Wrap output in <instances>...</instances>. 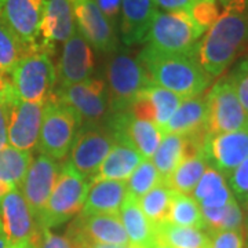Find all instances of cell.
<instances>
[{
    "label": "cell",
    "mask_w": 248,
    "mask_h": 248,
    "mask_svg": "<svg viewBox=\"0 0 248 248\" xmlns=\"http://www.w3.org/2000/svg\"><path fill=\"white\" fill-rule=\"evenodd\" d=\"M222 13L199 42L196 57L211 78L221 76L248 48V0H219Z\"/></svg>",
    "instance_id": "cell-1"
},
{
    "label": "cell",
    "mask_w": 248,
    "mask_h": 248,
    "mask_svg": "<svg viewBox=\"0 0 248 248\" xmlns=\"http://www.w3.org/2000/svg\"><path fill=\"white\" fill-rule=\"evenodd\" d=\"M137 58L155 84L182 98L202 95L214 79L204 71L196 55L163 53L145 46Z\"/></svg>",
    "instance_id": "cell-2"
},
{
    "label": "cell",
    "mask_w": 248,
    "mask_h": 248,
    "mask_svg": "<svg viewBox=\"0 0 248 248\" xmlns=\"http://www.w3.org/2000/svg\"><path fill=\"white\" fill-rule=\"evenodd\" d=\"M109 115L127 112L134 99L153 83L140 60L123 47L109 54L105 63Z\"/></svg>",
    "instance_id": "cell-3"
},
{
    "label": "cell",
    "mask_w": 248,
    "mask_h": 248,
    "mask_svg": "<svg viewBox=\"0 0 248 248\" xmlns=\"http://www.w3.org/2000/svg\"><path fill=\"white\" fill-rule=\"evenodd\" d=\"M204 33L187 11H156L146 46L163 53L196 55Z\"/></svg>",
    "instance_id": "cell-4"
},
{
    "label": "cell",
    "mask_w": 248,
    "mask_h": 248,
    "mask_svg": "<svg viewBox=\"0 0 248 248\" xmlns=\"http://www.w3.org/2000/svg\"><path fill=\"white\" fill-rule=\"evenodd\" d=\"M89 187L90 181L73 169L69 161L63 163L39 221V228L53 229L78 215L83 210Z\"/></svg>",
    "instance_id": "cell-5"
},
{
    "label": "cell",
    "mask_w": 248,
    "mask_h": 248,
    "mask_svg": "<svg viewBox=\"0 0 248 248\" xmlns=\"http://www.w3.org/2000/svg\"><path fill=\"white\" fill-rule=\"evenodd\" d=\"M81 127V119L69 105L51 98L46 102L37 148L51 159L63 160Z\"/></svg>",
    "instance_id": "cell-6"
},
{
    "label": "cell",
    "mask_w": 248,
    "mask_h": 248,
    "mask_svg": "<svg viewBox=\"0 0 248 248\" xmlns=\"http://www.w3.org/2000/svg\"><path fill=\"white\" fill-rule=\"evenodd\" d=\"M10 80L21 101L48 102L53 98L57 80L51 57L45 53L28 54L14 66Z\"/></svg>",
    "instance_id": "cell-7"
},
{
    "label": "cell",
    "mask_w": 248,
    "mask_h": 248,
    "mask_svg": "<svg viewBox=\"0 0 248 248\" xmlns=\"http://www.w3.org/2000/svg\"><path fill=\"white\" fill-rule=\"evenodd\" d=\"M115 143V135L105 124H81L69 151V163L91 184Z\"/></svg>",
    "instance_id": "cell-8"
},
{
    "label": "cell",
    "mask_w": 248,
    "mask_h": 248,
    "mask_svg": "<svg viewBox=\"0 0 248 248\" xmlns=\"http://www.w3.org/2000/svg\"><path fill=\"white\" fill-rule=\"evenodd\" d=\"M55 98L75 109L81 124H104L109 116L107 84L101 78L93 76L86 81L60 87Z\"/></svg>",
    "instance_id": "cell-9"
},
{
    "label": "cell",
    "mask_w": 248,
    "mask_h": 248,
    "mask_svg": "<svg viewBox=\"0 0 248 248\" xmlns=\"http://www.w3.org/2000/svg\"><path fill=\"white\" fill-rule=\"evenodd\" d=\"M205 95L208 104L207 134L229 133L248 127V113L228 78L218 80Z\"/></svg>",
    "instance_id": "cell-10"
},
{
    "label": "cell",
    "mask_w": 248,
    "mask_h": 248,
    "mask_svg": "<svg viewBox=\"0 0 248 248\" xmlns=\"http://www.w3.org/2000/svg\"><path fill=\"white\" fill-rule=\"evenodd\" d=\"M46 0H6L0 18L29 53H42V22Z\"/></svg>",
    "instance_id": "cell-11"
},
{
    "label": "cell",
    "mask_w": 248,
    "mask_h": 248,
    "mask_svg": "<svg viewBox=\"0 0 248 248\" xmlns=\"http://www.w3.org/2000/svg\"><path fill=\"white\" fill-rule=\"evenodd\" d=\"M4 101L9 116V145L19 151L32 152L39 142L46 104L21 101L16 94Z\"/></svg>",
    "instance_id": "cell-12"
},
{
    "label": "cell",
    "mask_w": 248,
    "mask_h": 248,
    "mask_svg": "<svg viewBox=\"0 0 248 248\" xmlns=\"http://www.w3.org/2000/svg\"><path fill=\"white\" fill-rule=\"evenodd\" d=\"M76 29L90 47L101 54H112L119 46L117 29L98 9L94 0H71Z\"/></svg>",
    "instance_id": "cell-13"
},
{
    "label": "cell",
    "mask_w": 248,
    "mask_h": 248,
    "mask_svg": "<svg viewBox=\"0 0 248 248\" xmlns=\"http://www.w3.org/2000/svg\"><path fill=\"white\" fill-rule=\"evenodd\" d=\"M104 124L113 133L116 141L134 148L143 159H151L164 137L156 124L137 119L130 112L110 113Z\"/></svg>",
    "instance_id": "cell-14"
},
{
    "label": "cell",
    "mask_w": 248,
    "mask_h": 248,
    "mask_svg": "<svg viewBox=\"0 0 248 248\" xmlns=\"http://www.w3.org/2000/svg\"><path fill=\"white\" fill-rule=\"evenodd\" d=\"M61 166L57 163V160L51 159L43 153H39L36 159L32 160L24 181L19 186L37 226L42 214L45 211L47 200L57 182Z\"/></svg>",
    "instance_id": "cell-15"
},
{
    "label": "cell",
    "mask_w": 248,
    "mask_h": 248,
    "mask_svg": "<svg viewBox=\"0 0 248 248\" xmlns=\"http://www.w3.org/2000/svg\"><path fill=\"white\" fill-rule=\"evenodd\" d=\"M0 223L9 244L32 241L37 244L40 229L21 189L16 186L0 200Z\"/></svg>",
    "instance_id": "cell-16"
},
{
    "label": "cell",
    "mask_w": 248,
    "mask_h": 248,
    "mask_svg": "<svg viewBox=\"0 0 248 248\" xmlns=\"http://www.w3.org/2000/svg\"><path fill=\"white\" fill-rule=\"evenodd\" d=\"M203 153L208 166L228 177L248 157V127L229 133L207 134Z\"/></svg>",
    "instance_id": "cell-17"
},
{
    "label": "cell",
    "mask_w": 248,
    "mask_h": 248,
    "mask_svg": "<svg viewBox=\"0 0 248 248\" xmlns=\"http://www.w3.org/2000/svg\"><path fill=\"white\" fill-rule=\"evenodd\" d=\"M66 236L71 237L72 241L87 240L120 247H127L130 244L120 217L113 214H81L73 222Z\"/></svg>",
    "instance_id": "cell-18"
},
{
    "label": "cell",
    "mask_w": 248,
    "mask_h": 248,
    "mask_svg": "<svg viewBox=\"0 0 248 248\" xmlns=\"http://www.w3.org/2000/svg\"><path fill=\"white\" fill-rule=\"evenodd\" d=\"M94 69V53L86 39L76 29L75 33L63 43L62 47L58 65L60 87L89 80L90 78H93Z\"/></svg>",
    "instance_id": "cell-19"
},
{
    "label": "cell",
    "mask_w": 248,
    "mask_h": 248,
    "mask_svg": "<svg viewBox=\"0 0 248 248\" xmlns=\"http://www.w3.org/2000/svg\"><path fill=\"white\" fill-rule=\"evenodd\" d=\"M76 31L71 0H46L42 22V53L53 55L57 43H65Z\"/></svg>",
    "instance_id": "cell-20"
},
{
    "label": "cell",
    "mask_w": 248,
    "mask_h": 248,
    "mask_svg": "<svg viewBox=\"0 0 248 248\" xmlns=\"http://www.w3.org/2000/svg\"><path fill=\"white\" fill-rule=\"evenodd\" d=\"M156 11L155 0H122L119 25L124 46L131 47L146 42Z\"/></svg>",
    "instance_id": "cell-21"
},
{
    "label": "cell",
    "mask_w": 248,
    "mask_h": 248,
    "mask_svg": "<svg viewBox=\"0 0 248 248\" xmlns=\"http://www.w3.org/2000/svg\"><path fill=\"white\" fill-rule=\"evenodd\" d=\"M208 104L207 95L184 98L177 112L164 127V134H178L182 137H207Z\"/></svg>",
    "instance_id": "cell-22"
},
{
    "label": "cell",
    "mask_w": 248,
    "mask_h": 248,
    "mask_svg": "<svg viewBox=\"0 0 248 248\" xmlns=\"http://www.w3.org/2000/svg\"><path fill=\"white\" fill-rule=\"evenodd\" d=\"M128 197L124 181H95L91 182L81 214H113L119 215L120 207Z\"/></svg>",
    "instance_id": "cell-23"
},
{
    "label": "cell",
    "mask_w": 248,
    "mask_h": 248,
    "mask_svg": "<svg viewBox=\"0 0 248 248\" xmlns=\"http://www.w3.org/2000/svg\"><path fill=\"white\" fill-rule=\"evenodd\" d=\"M143 157L134 148L125 145L123 142L116 141L105 160L101 163L91 182L105 181V179L125 182L133 174L134 170L140 166Z\"/></svg>",
    "instance_id": "cell-24"
},
{
    "label": "cell",
    "mask_w": 248,
    "mask_h": 248,
    "mask_svg": "<svg viewBox=\"0 0 248 248\" xmlns=\"http://www.w3.org/2000/svg\"><path fill=\"white\" fill-rule=\"evenodd\" d=\"M119 217L123 225L130 244H135L142 248H151L156 241V228L142 213L138 200L134 197H127L120 207Z\"/></svg>",
    "instance_id": "cell-25"
},
{
    "label": "cell",
    "mask_w": 248,
    "mask_h": 248,
    "mask_svg": "<svg viewBox=\"0 0 248 248\" xmlns=\"http://www.w3.org/2000/svg\"><path fill=\"white\" fill-rule=\"evenodd\" d=\"M190 196L197 202L200 208L225 207L234 199L226 177L211 166L205 169Z\"/></svg>",
    "instance_id": "cell-26"
},
{
    "label": "cell",
    "mask_w": 248,
    "mask_h": 248,
    "mask_svg": "<svg viewBox=\"0 0 248 248\" xmlns=\"http://www.w3.org/2000/svg\"><path fill=\"white\" fill-rule=\"evenodd\" d=\"M187 156V142L178 134H164L159 148L151 157L152 163L163 178V182L174 172L179 163Z\"/></svg>",
    "instance_id": "cell-27"
},
{
    "label": "cell",
    "mask_w": 248,
    "mask_h": 248,
    "mask_svg": "<svg viewBox=\"0 0 248 248\" xmlns=\"http://www.w3.org/2000/svg\"><path fill=\"white\" fill-rule=\"evenodd\" d=\"M207 167L208 163L203 152L190 155L179 163V166L166 179L164 184L174 192L190 195Z\"/></svg>",
    "instance_id": "cell-28"
},
{
    "label": "cell",
    "mask_w": 248,
    "mask_h": 248,
    "mask_svg": "<svg viewBox=\"0 0 248 248\" xmlns=\"http://www.w3.org/2000/svg\"><path fill=\"white\" fill-rule=\"evenodd\" d=\"M156 236L171 248H210L211 237L203 229L177 226L164 222L156 226Z\"/></svg>",
    "instance_id": "cell-29"
},
{
    "label": "cell",
    "mask_w": 248,
    "mask_h": 248,
    "mask_svg": "<svg viewBox=\"0 0 248 248\" xmlns=\"http://www.w3.org/2000/svg\"><path fill=\"white\" fill-rule=\"evenodd\" d=\"M167 222L177 226L196 228L205 231L202 210L197 202L190 195L178 193L174 190L171 196V205H170Z\"/></svg>",
    "instance_id": "cell-30"
},
{
    "label": "cell",
    "mask_w": 248,
    "mask_h": 248,
    "mask_svg": "<svg viewBox=\"0 0 248 248\" xmlns=\"http://www.w3.org/2000/svg\"><path fill=\"white\" fill-rule=\"evenodd\" d=\"M172 190L167 187L166 184H159L151 189L146 195L138 199V204L142 213L149 219L152 225L156 228L161 223L167 222L170 205H171Z\"/></svg>",
    "instance_id": "cell-31"
},
{
    "label": "cell",
    "mask_w": 248,
    "mask_h": 248,
    "mask_svg": "<svg viewBox=\"0 0 248 248\" xmlns=\"http://www.w3.org/2000/svg\"><path fill=\"white\" fill-rule=\"evenodd\" d=\"M29 50L0 18V73L10 75Z\"/></svg>",
    "instance_id": "cell-32"
},
{
    "label": "cell",
    "mask_w": 248,
    "mask_h": 248,
    "mask_svg": "<svg viewBox=\"0 0 248 248\" xmlns=\"http://www.w3.org/2000/svg\"><path fill=\"white\" fill-rule=\"evenodd\" d=\"M146 94L151 98L153 108H155V124L164 133V127L177 112L184 98L179 97L170 90L160 87L157 84H152L149 89H146Z\"/></svg>",
    "instance_id": "cell-33"
},
{
    "label": "cell",
    "mask_w": 248,
    "mask_h": 248,
    "mask_svg": "<svg viewBox=\"0 0 248 248\" xmlns=\"http://www.w3.org/2000/svg\"><path fill=\"white\" fill-rule=\"evenodd\" d=\"M159 184L164 182L151 159L142 160L140 166L134 170L133 174L125 181L128 196L134 197L135 200L141 199L142 196L146 195L151 189Z\"/></svg>",
    "instance_id": "cell-34"
},
{
    "label": "cell",
    "mask_w": 248,
    "mask_h": 248,
    "mask_svg": "<svg viewBox=\"0 0 248 248\" xmlns=\"http://www.w3.org/2000/svg\"><path fill=\"white\" fill-rule=\"evenodd\" d=\"M226 78L236 91L240 104L248 113V57L243 58Z\"/></svg>",
    "instance_id": "cell-35"
},
{
    "label": "cell",
    "mask_w": 248,
    "mask_h": 248,
    "mask_svg": "<svg viewBox=\"0 0 248 248\" xmlns=\"http://www.w3.org/2000/svg\"><path fill=\"white\" fill-rule=\"evenodd\" d=\"M187 13L199 27L207 31L219 16L218 0H197Z\"/></svg>",
    "instance_id": "cell-36"
},
{
    "label": "cell",
    "mask_w": 248,
    "mask_h": 248,
    "mask_svg": "<svg viewBox=\"0 0 248 248\" xmlns=\"http://www.w3.org/2000/svg\"><path fill=\"white\" fill-rule=\"evenodd\" d=\"M226 178L234 199L241 204L246 203L248 200V157Z\"/></svg>",
    "instance_id": "cell-37"
},
{
    "label": "cell",
    "mask_w": 248,
    "mask_h": 248,
    "mask_svg": "<svg viewBox=\"0 0 248 248\" xmlns=\"http://www.w3.org/2000/svg\"><path fill=\"white\" fill-rule=\"evenodd\" d=\"M211 247L210 248H244L246 232L243 231H223L215 232L210 234Z\"/></svg>",
    "instance_id": "cell-38"
},
{
    "label": "cell",
    "mask_w": 248,
    "mask_h": 248,
    "mask_svg": "<svg viewBox=\"0 0 248 248\" xmlns=\"http://www.w3.org/2000/svg\"><path fill=\"white\" fill-rule=\"evenodd\" d=\"M127 112H130L137 119L155 123V108H153L151 98L146 94V90L134 99V102L131 104V107L128 108Z\"/></svg>",
    "instance_id": "cell-39"
},
{
    "label": "cell",
    "mask_w": 248,
    "mask_h": 248,
    "mask_svg": "<svg viewBox=\"0 0 248 248\" xmlns=\"http://www.w3.org/2000/svg\"><path fill=\"white\" fill-rule=\"evenodd\" d=\"M36 248H76V246L68 236L54 234L50 229H40Z\"/></svg>",
    "instance_id": "cell-40"
},
{
    "label": "cell",
    "mask_w": 248,
    "mask_h": 248,
    "mask_svg": "<svg viewBox=\"0 0 248 248\" xmlns=\"http://www.w3.org/2000/svg\"><path fill=\"white\" fill-rule=\"evenodd\" d=\"M98 9L102 11V14L112 24V27L117 29V25L120 22V7L122 0H94Z\"/></svg>",
    "instance_id": "cell-41"
},
{
    "label": "cell",
    "mask_w": 248,
    "mask_h": 248,
    "mask_svg": "<svg viewBox=\"0 0 248 248\" xmlns=\"http://www.w3.org/2000/svg\"><path fill=\"white\" fill-rule=\"evenodd\" d=\"M197 0H155V4L166 11H189Z\"/></svg>",
    "instance_id": "cell-42"
},
{
    "label": "cell",
    "mask_w": 248,
    "mask_h": 248,
    "mask_svg": "<svg viewBox=\"0 0 248 248\" xmlns=\"http://www.w3.org/2000/svg\"><path fill=\"white\" fill-rule=\"evenodd\" d=\"M7 105L4 99H0V149L9 146V137H7Z\"/></svg>",
    "instance_id": "cell-43"
},
{
    "label": "cell",
    "mask_w": 248,
    "mask_h": 248,
    "mask_svg": "<svg viewBox=\"0 0 248 248\" xmlns=\"http://www.w3.org/2000/svg\"><path fill=\"white\" fill-rule=\"evenodd\" d=\"M76 248H125L120 246H112V244H104V243H95V241H87V240H78L73 241Z\"/></svg>",
    "instance_id": "cell-44"
},
{
    "label": "cell",
    "mask_w": 248,
    "mask_h": 248,
    "mask_svg": "<svg viewBox=\"0 0 248 248\" xmlns=\"http://www.w3.org/2000/svg\"><path fill=\"white\" fill-rule=\"evenodd\" d=\"M13 187H16V185H11V184H9V182H3V181H0V200H1L4 196L7 195Z\"/></svg>",
    "instance_id": "cell-45"
},
{
    "label": "cell",
    "mask_w": 248,
    "mask_h": 248,
    "mask_svg": "<svg viewBox=\"0 0 248 248\" xmlns=\"http://www.w3.org/2000/svg\"><path fill=\"white\" fill-rule=\"evenodd\" d=\"M7 248H36V244L32 241H21L17 244H9Z\"/></svg>",
    "instance_id": "cell-46"
},
{
    "label": "cell",
    "mask_w": 248,
    "mask_h": 248,
    "mask_svg": "<svg viewBox=\"0 0 248 248\" xmlns=\"http://www.w3.org/2000/svg\"><path fill=\"white\" fill-rule=\"evenodd\" d=\"M7 246H9V243H7V239L1 231V223H0V248H7Z\"/></svg>",
    "instance_id": "cell-47"
},
{
    "label": "cell",
    "mask_w": 248,
    "mask_h": 248,
    "mask_svg": "<svg viewBox=\"0 0 248 248\" xmlns=\"http://www.w3.org/2000/svg\"><path fill=\"white\" fill-rule=\"evenodd\" d=\"M151 248H171V247H169L167 244H164L163 241H160L159 239H156V241L153 243V246H152Z\"/></svg>",
    "instance_id": "cell-48"
},
{
    "label": "cell",
    "mask_w": 248,
    "mask_h": 248,
    "mask_svg": "<svg viewBox=\"0 0 248 248\" xmlns=\"http://www.w3.org/2000/svg\"><path fill=\"white\" fill-rule=\"evenodd\" d=\"M243 205H244V208H246V223H244V231H246V233H247L248 236V200L243 204Z\"/></svg>",
    "instance_id": "cell-49"
},
{
    "label": "cell",
    "mask_w": 248,
    "mask_h": 248,
    "mask_svg": "<svg viewBox=\"0 0 248 248\" xmlns=\"http://www.w3.org/2000/svg\"><path fill=\"white\" fill-rule=\"evenodd\" d=\"M125 248H142V247H140V246H135V244H128Z\"/></svg>",
    "instance_id": "cell-50"
},
{
    "label": "cell",
    "mask_w": 248,
    "mask_h": 248,
    "mask_svg": "<svg viewBox=\"0 0 248 248\" xmlns=\"http://www.w3.org/2000/svg\"><path fill=\"white\" fill-rule=\"evenodd\" d=\"M4 1H6V0H0V10H1V7H3V4H4Z\"/></svg>",
    "instance_id": "cell-51"
}]
</instances>
